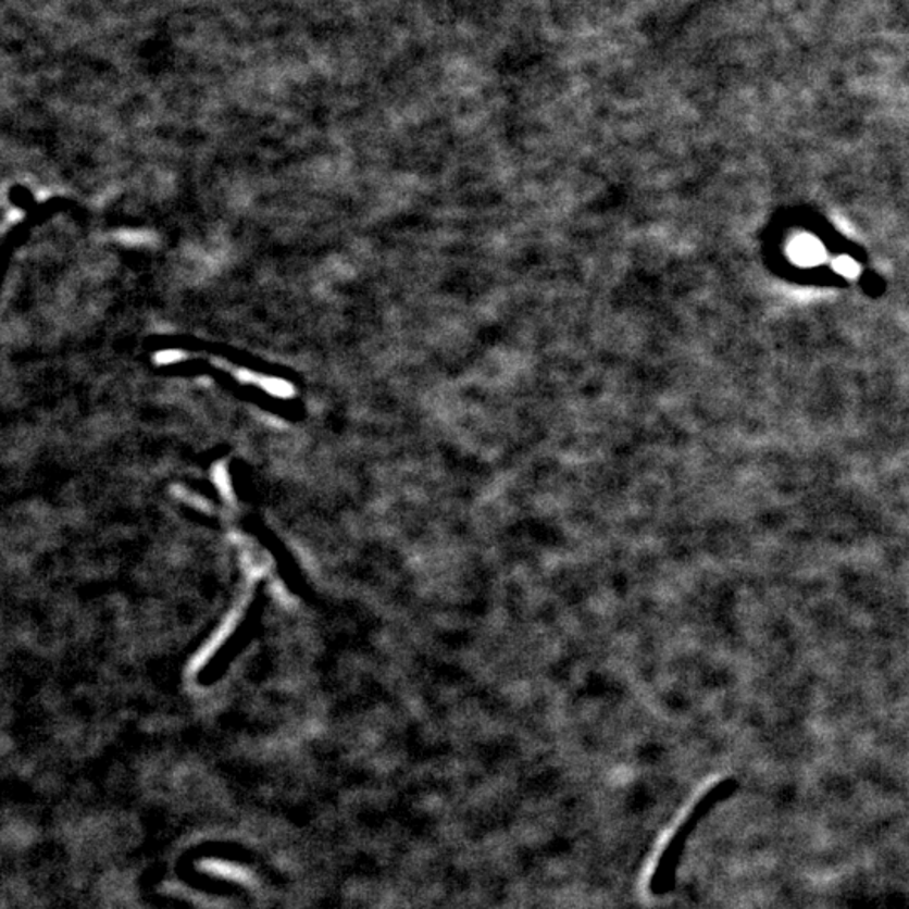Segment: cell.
Returning a JSON list of instances; mask_svg holds the SVG:
<instances>
[{
	"label": "cell",
	"mask_w": 909,
	"mask_h": 909,
	"mask_svg": "<svg viewBox=\"0 0 909 909\" xmlns=\"http://www.w3.org/2000/svg\"><path fill=\"white\" fill-rule=\"evenodd\" d=\"M140 233H130V238H122L124 241L140 242L147 241V238H140Z\"/></svg>",
	"instance_id": "5b68a950"
},
{
	"label": "cell",
	"mask_w": 909,
	"mask_h": 909,
	"mask_svg": "<svg viewBox=\"0 0 909 909\" xmlns=\"http://www.w3.org/2000/svg\"><path fill=\"white\" fill-rule=\"evenodd\" d=\"M180 352L177 351H167L161 352V354H157V362H161V364H171V362L180 361Z\"/></svg>",
	"instance_id": "277c9868"
},
{
	"label": "cell",
	"mask_w": 909,
	"mask_h": 909,
	"mask_svg": "<svg viewBox=\"0 0 909 909\" xmlns=\"http://www.w3.org/2000/svg\"><path fill=\"white\" fill-rule=\"evenodd\" d=\"M258 381H260L261 386H265L273 395L287 396L291 393L290 384L284 383V381L266 379V377H258Z\"/></svg>",
	"instance_id": "7a4b0ae2"
},
{
	"label": "cell",
	"mask_w": 909,
	"mask_h": 909,
	"mask_svg": "<svg viewBox=\"0 0 909 909\" xmlns=\"http://www.w3.org/2000/svg\"><path fill=\"white\" fill-rule=\"evenodd\" d=\"M734 790H736V783L723 782L720 785H715L701 800L697 801L694 809L690 810L689 815L686 817L678 831L675 832L674 837L671 838L669 846L663 849L659 862H657L656 871H653L652 877H650V893L652 895H665V893H669L674 887L675 872H677V866L681 862L687 838L690 837L694 829L701 824V820L708 815L709 810L714 809L721 800L733 795Z\"/></svg>",
	"instance_id": "6da1fadb"
},
{
	"label": "cell",
	"mask_w": 909,
	"mask_h": 909,
	"mask_svg": "<svg viewBox=\"0 0 909 909\" xmlns=\"http://www.w3.org/2000/svg\"><path fill=\"white\" fill-rule=\"evenodd\" d=\"M835 270L846 276H858L859 273V266L849 258H838L835 261Z\"/></svg>",
	"instance_id": "3957f363"
}]
</instances>
